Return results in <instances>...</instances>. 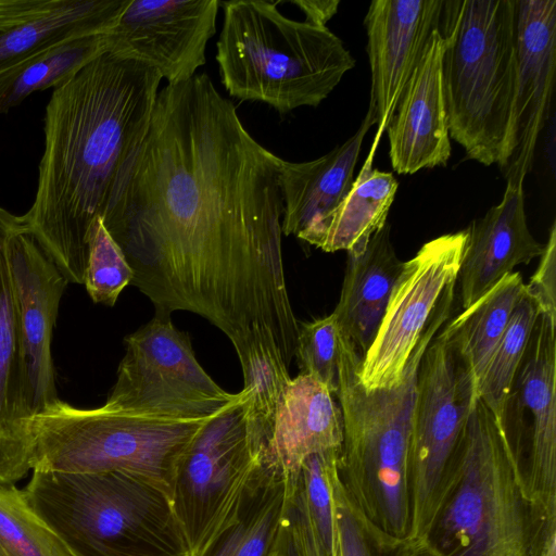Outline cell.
<instances>
[{
    "label": "cell",
    "mask_w": 556,
    "mask_h": 556,
    "mask_svg": "<svg viewBox=\"0 0 556 556\" xmlns=\"http://www.w3.org/2000/svg\"><path fill=\"white\" fill-rule=\"evenodd\" d=\"M281 159L206 74L167 84L102 223L154 314H197L233 345L243 387L289 374L300 321L282 258Z\"/></svg>",
    "instance_id": "1"
},
{
    "label": "cell",
    "mask_w": 556,
    "mask_h": 556,
    "mask_svg": "<svg viewBox=\"0 0 556 556\" xmlns=\"http://www.w3.org/2000/svg\"><path fill=\"white\" fill-rule=\"evenodd\" d=\"M161 80L108 50L53 89L36 195L22 219L68 283L84 285L90 230L148 132Z\"/></svg>",
    "instance_id": "2"
},
{
    "label": "cell",
    "mask_w": 556,
    "mask_h": 556,
    "mask_svg": "<svg viewBox=\"0 0 556 556\" xmlns=\"http://www.w3.org/2000/svg\"><path fill=\"white\" fill-rule=\"evenodd\" d=\"M455 286L444 291L397 386L367 391L355 370L343 376L336 395L343 417L339 480L356 507L399 540H410L412 532L408 448L419 365L450 318Z\"/></svg>",
    "instance_id": "3"
},
{
    "label": "cell",
    "mask_w": 556,
    "mask_h": 556,
    "mask_svg": "<svg viewBox=\"0 0 556 556\" xmlns=\"http://www.w3.org/2000/svg\"><path fill=\"white\" fill-rule=\"evenodd\" d=\"M216 61L226 91L264 102L280 114L318 106L355 60L342 40L320 27L283 15L271 1H222Z\"/></svg>",
    "instance_id": "4"
},
{
    "label": "cell",
    "mask_w": 556,
    "mask_h": 556,
    "mask_svg": "<svg viewBox=\"0 0 556 556\" xmlns=\"http://www.w3.org/2000/svg\"><path fill=\"white\" fill-rule=\"evenodd\" d=\"M23 490L70 556H191L167 493L117 471H31Z\"/></svg>",
    "instance_id": "5"
},
{
    "label": "cell",
    "mask_w": 556,
    "mask_h": 556,
    "mask_svg": "<svg viewBox=\"0 0 556 556\" xmlns=\"http://www.w3.org/2000/svg\"><path fill=\"white\" fill-rule=\"evenodd\" d=\"M438 29L450 137L468 159L501 167L516 85V0H443Z\"/></svg>",
    "instance_id": "6"
},
{
    "label": "cell",
    "mask_w": 556,
    "mask_h": 556,
    "mask_svg": "<svg viewBox=\"0 0 556 556\" xmlns=\"http://www.w3.org/2000/svg\"><path fill=\"white\" fill-rule=\"evenodd\" d=\"M517 479L497 420L475 400L457 465L422 540L439 556H532L541 518Z\"/></svg>",
    "instance_id": "7"
},
{
    "label": "cell",
    "mask_w": 556,
    "mask_h": 556,
    "mask_svg": "<svg viewBox=\"0 0 556 556\" xmlns=\"http://www.w3.org/2000/svg\"><path fill=\"white\" fill-rule=\"evenodd\" d=\"M213 416L176 417L106 405L78 408L59 399L31 417L30 468L123 472L170 497L180 462Z\"/></svg>",
    "instance_id": "8"
},
{
    "label": "cell",
    "mask_w": 556,
    "mask_h": 556,
    "mask_svg": "<svg viewBox=\"0 0 556 556\" xmlns=\"http://www.w3.org/2000/svg\"><path fill=\"white\" fill-rule=\"evenodd\" d=\"M477 397L470 370L438 332L419 365L410 418V540L424 539L450 484L463 431Z\"/></svg>",
    "instance_id": "9"
},
{
    "label": "cell",
    "mask_w": 556,
    "mask_h": 556,
    "mask_svg": "<svg viewBox=\"0 0 556 556\" xmlns=\"http://www.w3.org/2000/svg\"><path fill=\"white\" fill-rule=\"evenodd\" d=\"M249 396L242 389L207 421L177 469L170 500L191 556H199L232 520L257 465Z\"/></svg>",
    "instance_id": "10"
},
{
    "label": "cell",
    "mask_w": 556,
    "mask_h": 556,
    "mask_svg": "<svg viewBox=\"0 0 556 556\" xmlns=\"http://www.w3.org/2000/svg\"><path fill=\"white\" fill-rule=\"evenodd\" d=\"M116 381L104 405L176 417L217 414L237 397L199 364L188 333L169 315L153 318L127 336Z\"/></svg>",
    "instance_id": "11"
},
{
    "label": "cell",
    "mask_w": 556,
    "mask_h": 556,
    "mask_svg": "<svg viewBox=\"0 0 556 556\" xmlns=\"http://www.w3.org/2000/svg\"><path fill=\"white\" fill-rule=\"evenodd\" d=\"M556 323L540 314L500 427L525 496L556 516Z\"/></svg>",
    "instance_id": "12"
},
{
    "label": "cell",
    "mask_w": 556,
    "mask_h": 556,
    "mask_svg": "<svg viewBox=\"0 0 556 556\" xmlns=\"http://www.w3.org/2000/svg\"><path fill=\"white\" fill-rule=\"evenodd\" d=\"M466 230L426 242L402 271L374 341L362 358L358 381L367 391L394 388L446 288L457 282Z\"/></svg>",
    "instance_id": "13"
},
{
    "label": "cell",
    "mask_w": 556,
    "mask_h": 556,
    "mask_svg": "<svg viewBox=\"0 0 556 556\" xmlns=\"http://www.w3.org/2000/svg\"><path fill=\"white\" fill-rule=\"evenodd\" d=\"M217 0H129L109 50L153 67L168 84L192 78L216 33Z\"/></svg>",
    "instance_id": "14"
},
{
    "label": "cell",
    "mask_w": 556,
    "mask_h": 556,
    "mask_svg": "<svg viewBox=\"0 0 556 556\" xmlns=\"http://www.w3.org/2000/svg\"><path fill=\"white\" fill-rule=\"evenodd\" d=\"M556 74V0H516V85L504 163L506 182L523 185L548 119Z\"/></svg>",
    "instance_id": "15"
},
{
    "label": "cell",
    "mask_w": 556,
    "mask_h": 556,
    "mask_svg": "<svg viewBox=\"0 0 556 556\" xmlns=\"http://www.w3.org/2000/svg\"><path fill=\"white\" fill-rule=\"evenodd\" d=\"M9 252L20 314L25 399L33 417L59 400L51 343L68 281L23 219L11 237Z\"/></svg>",
    "instance_id": "16"
},
{
    "label": "cell",
    "mask_w": 556,
    "mask_h": 556,
    "mask_svg": "<svg viewBox=\"0 0 556 556\" xmlns=\"http://www.w3.org/2000/svg\"><path fill=\"white\" fill-rule=\"evenodd\" d=\"M443 0H374L365 15L371 73L368 111L380 139L401 93L438 28Z\"/></svg>",
    "instance_id": "17"
},
{
    "label": "cell",
    "mask_w": 556,
    "mask_h": 556,
    "mask_svg": "<svg viewBox=\"0 0 556 556\" xmlns=\"http://www.w3.org/2000/svg\"><path fill=\"white\" fill-rule=\"evenodd\" d=\"M22 217L0 206V485L12 486L29 471L31 417L25 399L20 314L9 245Z\"/></svg>",
    "instance_id": "18"
},
{
    "label": "cell",
    "mask_w": 556,
    "mask_h": 556,
    "mask_svg": "<svg viewBox=\"0 0 556 556\" xmlns=\"http://www.w3.org/2000/svg\"><path fill=\"white\" fill-rule=\"evenodd\" d=\"M443 40L434 29L387 127L389 155L399 174L445 166L451 156L442 80Z\"/></svg>",
    "instance_id": "19"
},
{
    "label": "cell",
    "mask_w": 556,
    "mask_h": 556,
    "mask_svg": "<svg viewBox=\"0 0 556 556\" xmlns=\"http://www.w3.org/2000/svg\"><path fill=\"white\" fill-rule=\"evenodd\" d=\"M342 442L336 396L314 377L299 374L282 389L267 432L256 439L257 458L293 473L308 456L340 451Z\"/></svg>",
    "instance_id": "20"
},
{
    "label": "cell",
    "mask_w": 556,
    "mask_h": 556,
    "mask_svg": "<svg viewBox=\"0 0 556 556\" xmlns=\"http://www.w3.org/2000/svg\"><path fill=\"white\" fill-rule=\"evenodd\" d=\"M465 230L467 238L457 277L463 309L517 265L531 263L544 251V244L535 240L527 224L523 185L507 182L501 202Z\"/></svg>",
    "instance_id": "21"
},
{
    "label": "cell",
    "mask_w": 556,
    "mask_h": 556,
    "mask_svg": "<svg viewBox=\"0 0 556 556\" xmlns=\"http://www.w3.org/2000/svg\"><path fill=\"white\" fill-rule=\"evenodd\" d=\"M372 125L367 111L356 132L327 154L307 162L281 159L282 235L299 237L342 201L353 185L362 144Z\"/></svg>",
    "instance_id": "22"
},
{
    "label": "cell",
    "mask_w": 556,
    "mask_h": 556,
    "mask_svg": "<svg viewBox=\"0 0 556 556\" xmlns=\"http://www.w3.org/2000/svg\"><path fill=\"white\" fill-rule=\"evenodd\" d=\"M387 222L361 251L348 252L339 302L332 312L363 356L374 341L404 262L394 251Z\"/></svg>",
    "instance_id": "23"
},
{
    "label": "cell",
    "mask_w": 556,
    "mask_h": 556,
    "mask_svg": "<svg viewBox=\"0 0 556 556\" xmlns=\"http://www.w3.org/2000/svg\"><path fill=\"white\" fill-rule=\"evenodd\" d=\"M339 452L313 454L288 473L281 522L301 556H341L331 484Z\"/></svg>",
    "instance_id": "24"
},
{
    "label": "cell",
    "mask_w": 556,
    "mask_h": 556,
    "mask_svg": "<svg viewBox=\"0 0 556 556\" xmlns=\"http://www.w3.org/2000/svg\"><path fill=\"white\" fill-rule=\"evenodd\" d=\"M379 140L375 138L366 162L342 201L299 239L325 252H356L387 223L399 182L393 174L372 166V152Z\"/></svg>",
    "instance_id": "25"
},
{
    "label": "cell",
    "mask_w": 556,
    "mask_h": 556,
    "mask_svg": "<svg viewBox=\"0 0 556 556\" xmlns=\"http://www.w3.org/2000/svg\"><path fill=\"white\" fill-rule=\"evenodd\" d=\"M129 0H58L43 14L0 30V75L64 41L109 34Z\"/></svg>",
    "instance_id": "26"
},
{
    "label": "cell",
    "mask_w": 556,
    "mask_h": 556,
    "mask_svg": "<svg viewBox=\"0 0 556 556\" xmlns=\"http://www.w3.org/2000/svg\"><path fill=\"white\" fill-rule=\"evenodd\" d=\"M287 484V472L258 460L235 517L199 556H276Z\"/></svg>",
    "instance_id": "27"
},
{
    "label": "cell",
    "mask_w": 556,
    "mask_h": 556,
    "mask_svg": "<svg viewBox=\"0 0 556 556\" xmlns=\"http://www.w3.org/2000/svg\"><path fill=\"white\" fill-rule=\"evenodd\" d=\"M526 294L522 276L513 271L439 331L463 358L476 387L516 306Z\"/></svg>",
    "instance_id": "28"
},
{
    "label": "cell",
    "mask_w": 556,
    "mask_h": 556,
    "mask_svg": "<svg viewBox=\"0 0 556 556\" xmlns=\"http://www.w3.org/2000/svg\"><path fill=\"white\" fill-rule=\"evenodd\" d=\"M108 50V34L78 37L53 46L0 75V115L35 91L62 86Z\"/></svg>",
    "instance_id": "29"
},
{
    "label": "cell",
    "mask_w": 556,
    "mask_h": 556,
    "mask_svg": "<svg viewBox=\"0 0 556 556\" xmlns=\"http://www.w3.org/2000/svg\"><path fill=\"white\" fill-rule=\"evenodd\" d=\"M294 358L300 372L323 383L334 396L342 377L359 371L362 355L330 315L300 323Z\"/></svg>",
    "instance_id": "30"
},
{
    "label": "cell",
    "mask_w": 556,
    "mask_h": 556,
    "mask_svg": "<svg viewBox=\"0 0 556 556\" xmlns=\"http://www.w3.org/2000/svg\"><path fill=\"white\" fill-rule=\"evenodd\" d=\"M539 316L538 305L526 294L516 306L477 383L479 399L491 410L498 425Z\"/></svg>",
    "instance_id": "31"
},
{
    "label": "cell",
    "mask_w": 556,
    "mask_h": 556,
    "mask_svg": "<svg viewBox=\"0 0 556 556\" xmlns=\"http://www.w3.org/2000/svg\"><path fill=\"white\" fill-rule=\"evenodd\" d=\"M0 556H70L14 485H0Z\"/></svg>",
    "instance_id": "32"
},
{
    "label": "cell",
    "mask_w": 556,
    "mask_h": 556,
    "mask_svg": "<svg viewBox=\"0 0 556 556\" xmlns=\"http://www.w3.org/2000/svg\"><path fill=\"white\" fill-rule=\"evenodd\" d=\"M331 484L341 556H406L408 554L415 540H399L374 525L343 489L337 468Z\"/></svg>",
    "instance_id": "33"
},
{
    "label": "cell",
    "mask_w": 556,
    "mask_h": 556,
    "mask_svg": "<svg viewBox=\"0 0 556 556\" xmlns=\"http://www.w3.org/2000/svg\"><path fill=\"white\" fill-rule=\"evenodd\" d=\"M132 270L101 217L88 239V261L84 285L93 303L114 306L121 292L131 283Z\"/></svg>",
    "instance_id": "34"
},
{
    "label": "cell",
    "mask_w": 556,
    "mask_h": 556,
    "mask_svg": "<svg viewBox=\"0 0 556 556\" xmlns=\"http://www.w3.org/2000/svg\"><path fill=\"white\" fill-rule=\"evenodd\" d=\"M527 295L539 307L540 314L556 323V223L553 222L539 265L526 283Z\"/></svg>",
    "instance_id": "35"
},
{
    "label": "cell",
    "mask_w": 556,
    "mask_h": 556,
    "mask_svg": "<svg viewBox=\"0 0 556 556\" xmlns=\"http://www.w3.org/2000/svg\"><path fill=\"white\" fill-rule=\"evenodd\" d=\"M58 0H0V30L46 13Z\"/></svg>",
    "instance_id": "36"
},
{
    "label": "cell",
    "mask_w": 556,
    "mask_h": 556,
    "mask_svg": "<svg viewBox=\"0 0 556 556\" xmlns=\"http://www.w3.org/2000/svg\"><path fill=\"white\" fill-rule=\"evenodd\" d=\"M291 2L304 13L305 22L320 27H326L340 4L338 0H293Z\"/></svg>",
    "instance_id": "37"
},
{
    "label": "cell",
    "mask_w": 556,
    "mask_h": 556,
    "mask_svg": "<svg viewBox=\"0 0 556 556\" xmlns=\"http://www.w3.org/2000/svg\"><path fill=\"white\" fill-rule=\"evenodd\" d=\"M532 556H556V518L544 517L541 519Z\"/></svg>",
    "instance_id": "38"
},
{
    "label": "cell",
    "mask_w": 556,
    "mask_h": 556,
    "mask_svg": "<svg viewBox=\"0 0 556 556\" xmlns=\"http://www.w3.org/2000/svg\"><path fill=\"white\" fill-rule=\"evenodd\" d=\"M276 556H301L296 547L294 546L289 532L282 526V523L278 538Z\"/></svg>",
    "instance_id": "39"
},
{
    "label": "cell",
    "mask_w": 556,
    "mask_h": 556,
    "mask_svg": "<svg viewBox=\"0 0 556 556\" xmlns=\"http://www.w3.org/2000/svg\"><path fill=\"white\" fill-rule=\"evenodd\" d=\"M406 556H439L425 541H415Z\"/></svg>",
    "instance_id": "40"
}]
</instances>
